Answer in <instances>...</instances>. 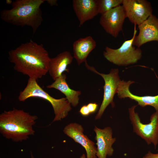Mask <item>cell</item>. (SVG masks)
I'll use <instances>...</instances> for the list:
<instances>
[{
    "label": "cell",
    "instance_id": "cell-1",
    "mask_svg": "<svg viewBox=\"0 0 158 158\" xmlns=\"http://www.w3.org/2000/svg\"><path fill=\"white\" fill-rule=\"evenodd\" d=\"M8 59L16 71L29 78H41L48 72L50 58L42 44L30 40L8 51Z\"/></svg>",
    "mask_w": 158,
    "mask_h": 158
},
{
    "label": "cell",
    "instance_id": "cell-2",
    "mask_svg": "<svg viewBox=\"0 0 158 158\" xmlns=\"http://www.w3.org/2000/svg\"><path fill=\"white\" fill-rule=\"evenodd\" d=\"M37 118L23 109L4 111L0 115V133L15 142L26 140L34 135L33 126Z\"/></svg>",
    "mask_w": 158,
    "mask_h": 158
},
{
    "label": "cell",
    "instance_id": "cell-3",
    "mask_svg": "<svg viewBox=\"0 0 158 158\" xmlns=\"http://www.w3.org/2000/svg\"><path fill=\"white\" fill-rule=\"evenodd\" d=\"M45 0H16L13 1L11 8L2 10L1 20L16 26H28L32 29L33 34L43 21L40 7Z\"/></svg>",
    "mask_w": 158,
    "mask_h": 158
},
{
    "label": "cell",
    "instance_id": "cell-4",
    "mask_svg": "<svg viewBox=\"0 0 158 158\" xmlns=\"http://www.w3.org/2000/svg\"><path fill=\"white\" fill-rule=\"evenodd\" d=\"M38 97L49 102L55 114L53 122L61 121L66 117L71 110V105L66 97L56 99L45 91L38 84L37 80L29 78L24 90L20 92L19 100L24 102L30 97Z\"/></svg>",
    "mask_w": 158,
    "mask_h": 158
},
{
    "label": "cell",
    "instance_id": "cell-5",
    "mask_svg": "<svg viewBox=\"0 0 158 158\" xmlns=\"http://www.w3.org/2000/svg\"><path fill=\"white\" fill-rule=\"evenodd\" d=\"M137 32L135 26L132 37L124 41L117 49L106 46L103 52L104 58L110 62L118 66H127L137 63L141 58L142 51L140 48H135L133 45Z\"/></svg>",
    "mask_w": 158,
    "mask_h": 158
},
{
    "label": "cell",
    "instance_id": "cell-6",
    "mask_svg": "<svg viewBox=\"0 0 158 158\" xmlns=\"http://www.w3.org/2000/svg\"><path fill=\"white\" fill-rule=\"evenodd\" d=\"M137 106L134 105L128 108L133 131L144 139L148 145L152 143L155 149L158 143V111L151 115L150 123L144 124L141 122L138 114L135 111Z\"/></svg>",
    "mask_w": 158,
    "mask_h": 158
},
{
    "label": "cell",
    "instance_id": "cell-7",
    "mask_svg": "<svg viewBox=\"0 0 158 158\" xmlns=\"http://www.w3.org/2000/svg\"><path fill=\"white\" fill-rule=\"evenodd\" d=\"M86 67L89 70L100 75L104 81L103 86L104 90L103 100L100 108L95 116L96 120L101 118L105 110L109 104L112 107L115 106L113 99L115 94L117 93L119 83L121 80L119 75L118 68H112L108 74L101 73L97 71L93 67L89 66L86 61H85Z\"/></svg>",
    "mask_w": 158,
    "mask_h": 158
},
{
    "label": "cell",
    "instance_id": "cell-8",
    "mask_svg": "<svg viewBox=\"0 0 158 158\" xmlns=\"http://www.w3.org/2000/svg\"><path fill=\"white\" fill-rule=\"evenodd\" d=\"M126 18L135 25H138L152 14L150 2L147 0H123Z\"/></svg>",
    "mask_w": 158,
    "mask_h": 158
},
{
    "label": "cell",
    "instance_id": "cell-9",
    "mask_svg": "<svg viewBox=\"0 0 158 158\" xmlns=\"http://www.w3.org/2000/svg\"><path fill=\"white\" fill-rule=\"evenodd\" d=\"M126 18L124 9L120 5L101 14L99 23L107 33L116 38L122 30Z\"/></svg>",
    "mask_w": 158,
    "mask_h": 158
},
{
    "label": "cell",
    "instance_id": "cell-10",
    "mask_svg": "<svg viewBox=\"0 0 158 158\" xmlns=\"http://www.w3.org/2000/svg\"><path fill=\"white\" fill-rule=\"evenodd\" d=\"M138 34L135 35L133 45L140 48L147 42H158V18L153 14L138 25Z\"/></svg>",
    "mask_w": 158,
    "mask_h": 158
},
{
    "label": "cell",
    "instance_id": "cell-11",
    "mask_svg": "<svg viewBox=\"0 0 158 158\" xmlns=\"http://www.w3.org/2000/svg\"><path fill=\"white\" fill-rule=\"evenodd\" d=\"M83 131L82 126L76 123L68 124L63 130L65 134L85 148L86 152V158H97V150L95 146V143L84 134Z\"/></svg>",
    "mask_w": 158,
    "mask_h": 158
},
{
    "label": "cell",
    "instance_id": "cell-12",
    "mask_svg": "<svg viewBox=\"0 0 158 158\" xmlns=\"http://www.w3.org/2000/svg\"><path fill=\"white\" fill-rule=\"evenodd\" d=\"M94 130L96 133L95 139L97 146V157L98 158H106L107 156H112L114 152L112 145L116 139L112 137L111 128L108 126L102 129L95 126Z\"/></svg>",
    "mask_w": 158,
    "mask_h": 158
},
{
    "label": "cell",
    "instance_id": "cell-13",
    "mask_svg": "<svg viewBox=\"0 0 158 158\" xmlns=\"http://www.w3.org/2000/svg\"><path fill=\"white\" fill-rule=\"evenodd\" d=\"M133 81H120L117 92V95L120 99L128 98L137 102L138 105L142 107L147 106L153 107L156 111H158V95L154 96H140L133 94L129 90L130 85L135 83Z\"/></svg>",
    "mask_w": 158,
    "mask_h": 158
},
{
    "label": "cell",
    "instance_id": "cell-14",
    "mask_svg": "<svg viewBox=\"0 0 158 158\" xmlns=\"http://www.w3.org/2000/svg\"><path fill=\"white\" fill-rule=\"evenodd\" d=\"M72 4L79 26L99 14L97 0H73Z\"/></svg>",
    "mask_w": 158,
    "mask_h": 158
},
{
    "label": "cell",
    "instance_id": "cell-15",
    "mask_svg": "<svg viewBox=\"0 0 158 158\" xmlns=\"http://www.w3.org/2000/svg\"><path fill=\"white\" fill-rule=\"evenodd\" d=\"M73 58L69 52L65 51L50 58L48 72L54 80L61 76L63 72H69L68 66L72 63Z\"/></svg>",
    "mask_w": 158,
    "mask_h": 158
},
{
    "label": "cell",
    "instance_id": "cell-16",
    "mask_svg": "<svg viewBox=\"0 0 158 158\" xmlns=\"http://www.w3.org/2000/svg\"><path fill=\"white\" fill-rule=\"evenodd\" d=\"M96 45L95 41L90 36L79 38L73 42V57L78 65L86 61L88 55Z\"/></svg>",
    "mask_w": 158,
    "mask_h": 158
},
{
    "label": "cell",
    "instance_id": "cell-17",
    "mask_svg": "<svg viewBox=\"0 0 158 158\" xmlns=\"http://www.w3.org/2000/svg\"><path fill=\"white\" fill-rule=\"evenodd\" d=\"M66 75L63 73L46 87L47 88H54L60 91L65 95L71 105L75 107L79 103V96L81 94V92L71 89L66 81Z\"/></svg>",
    "mask_w": 158,
    "mask_h": 158
},
{
    "label": "cell",
    "instance_id": "cell-18",
    "mask_svg": "<svg viewBox=\"0 0 158 158\" xmlns=\"http://www.w3.org/2000/svg\"><path fill=\"white\" fill-rule=\"evenodd\" d=\"M99 13L102 14L121 5L123 0H97Z\"/></svg>",
    "mask_w": 158,
    "mask_h": 158
},
{
    "label": "cell",
    "instance_id": "cell-19",
    "mask_svg": "<svg viewBox=\"0 0 158 158\" xmlns=\"http://www.w3.org/2000/svg\"><path fill=\"white\" fill-rule=\"evenodd\" d=\"M90 114L95 112L97 109L98 105L96 103H90L87 105Z\"/></svg>",
    "mask_w": 158,
    "mask_h": 158
},
{
    "label": "cell",
    "instance_id": "cell-20",
    "mask_svg": "<svg viewBox=\"0 0 158 158\" xmlns=\"http://www.w3.org/2000/svg\"><path fill=\"white\" fill-rule=\"evenodd\" d=\"M79 113L83 116H87L90 114L87 105H84L80 108L79 111Z\"/></svg>",
    "mask_w": 158,
    "mask_h": 158
},
{
    "label": "cell",
    "instance_id": "cell-21",
    "mask_svg": "<svg viewBox=\"0 0 158 158\" xmlns=\"http://www.w3.org/2000/svg\"><path fill=\"white\" fill-rule=\"evenodd\" d=\"M158 153L154 154L152 153L149 151L142 158H158Z\"/></svg>",
    "mask_w": 158,
    "mask_h": 158
},
{
    "label": "cell",
    "instance_id": "cell-22",
    "mask_svg": "<svg viewBox=\"0 0 158 158\" xmlns=\"http://www.w3.org/2000/svg\"><path fill=\"white\" fill-rule=\"evenodd\" d=\"M46 1L51 6H57L58 4L57 3V0H47Z\"/></svg>",
    "mask_w": 158,
    "mask_h": 158
},
{
    "label": "cell",
    "instance_id": "cell-23",
    "mask_svg": "<svg viewBox=\"0 0 158 158\" xmlns=\"http://www.w3.org/2000/svg\"><path fill=\"white\" fill-rule=\"evenodd\" d=\"M6 3L8 4H12L13 1H12L11 0H6Z\"/></svg>",
    "mask_w": 158,
    "mask_h": 158
},
{
    "label": "cell",
    "instance_id": "cell-24",
    "mask_svg": "<svg viewBox=\"0 0 158 158\" xmlns=\"http://www.w3.org/2000/svg\"><path fill=\"white\" fill-rule=\"evenodd\" d=\"M80 158H86L85 155L83 154L80 157Z\"/></svg>",
    "mask_w": 158,
    "mask_h": 158
},
{
    "label": "cell",
    "instance_id": "cell-25",
    "mask_svg": "<svg viewBox=\"0 0 158 158\" xmlns=\"http://www.w3.org/2000/svg\"><path fill=\"white\" fill-rule=\"evenodd\" d=\"M30 154H31V158H34L33 155V154H32V152H30Z\"/></svg>",
    "mask_w": 158,
    "mask_h": 158
}]
</instances>
